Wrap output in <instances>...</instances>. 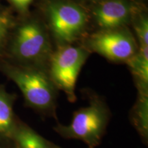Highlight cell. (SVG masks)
I'll use <instances>...</instances> for the list:
<instances>
[{
    "label": "cell",
    "mask_w": 148,
    "mask_h": 148,
    "mask_svg": "<svg viewBox=\"0 0 148 148\" xmlns=\"http://www.w3.org/2000/svg\"><path fill=\"white\" fill-rule=\"evenodd\" d=\"M110 119V111L101 98L92 97L87 106L74 112L71 123L53 127L62 138L82 140L88 148L101 143Z\"/></svg>",
    "instance_id": "1"
},
{
    "label": "cell",
    "mask_w": 148,
    "mask_h": 148,
    "mask_svg": "<svg viewBox=\"0 0 148 148\" xmlns=\"http://www.w3.org/2000/svg\"><path fill=\"white\" fill-rule=\"evenodd\" d=\"M5 71L21 90L29 106L42 113L55 114L57 88L42 68L8 66Z\"/></svg>",
    "instance_id": "2"
},
{
    "label": "cell",
    "mask_w": 148,
    "mask_h": 148,
    "mask_svg": "<svg viewBox=\"0 0 148 148\" xmlns=\"http://www.w3.org/2000/svg\"><path fill=\"white\" fill-rule=\"evenodd\" d=\"M47 27L60 45H71L84 35L88 26V14L82 7L69 0H50L46 3Z\"/></svg>",
    "instance_id": "3"
},
{
    "label": "cell",
    "mask_w": 148,
    "mask_h": 148,
    "mask_svg": "<svg viewBox=\"0 0 148 148\" xmlns=\"http://www.w3.org/2000/svg\"><path fill=\"white\" fill-rule=\"evenodd\" d=\"M90 53L85 47L60 45L49 59L48 74L57 89L62 90L70 102L76 101L77 79Z\"/></svg>",
    "instance_id": "4"
},
{
    "label": "cell",
    "mask_w": 148,
    "mask_h": 148,
    "mask_svg": "<svg viewBox=\"0 0 148 148\" xmlns=\"http://www.w3.org/2000/svg\"><path fill=\"white\" fill-rule=\"evenodd\" d=\"M12 52L18 60L42 68L49 64L53 51L47 27L36 19L21 24L14 35Z\"/></svg>",
    "instance_id": "5"
},
{
    "label": "cell",
    "mask_w": 148,
    "mask_h": 148,
    "mask_svg": "<svg viewBox=\"0 0 148 148\" xmlns=\"http://www.w3.org/2000/svg\"><path fill=\"white\" fill-rule=\"evenodd\" d=\"M85 47L116 62H127L138 49L136 38L126 27L94 33L88 38Z\"/></svg>",
    "instance_id": "6"
},
{
    "label": "cell",
    "mask_w": 148,
    "mask_h": 148,
    "mask_svg": "<svg viewBox=\"0 0 148 148\" xmlns=\"http://www.w3.org/2000/svg\"><path fill=\"white\" fill-rule=\"evenodd\" d=\"M137 9L127 0H104L94 7L92 16L101 30L125 27L132 23Z\"/></svg>",
    "instance_id": "7"
},
{
    "label": "cell",
    "mask_w": 148,
    "mask_h": 148,
    "mask_svg": "<svg viewBox=\"0 0 148 148\" xmlns=\"http://www.w3.org/2000/svg\"><path fill=\"white\" fill-rule=\"evenodd\" d=\"M136 80L138 93L148 94V47H139L127 61Z\"/></svg>",
    "instance_id": "8"
},
{
    "label": "cell",
    "mask_w": 148,
    "mask_h": 148,
    "mask_svg": "<svg viewBox=\"0 0 148 148\" xmlns=\"http://www.w3.org/2000/svg\"><path fill=\"white\" fill-rule=\"evenodd\" d=\"M16 125L13 112V96L0 88V137L12 138Z\"/></svg>",
    "instance_id": "9"
},
{
    "label": "cell",
    "mask_w": 148,
    "mask_h": 148,
    "mask_svg": "<svg viewBox=\"0 0 148 148\" xmlns=\"http://www.w3.org/2000/svg\"><path fill=\"white\" fill-rule=\"evenodd\" d=\"M12 139L18 148H60L26 125H16Z\"/></svg>",
    "instance_id": "10"
},
{
    "label": "cell",
    "mask_w": 148,
    "mask_h": 148,
    "mask_svg": "<svg viewBox=\"0 0 148 148\" xmlns=\"http://www.w3.org/2000/svg\"><path fill=\"white\" fill-rule=\"evenodd\" d=\"M132 121L140 136L147 141L148 138V94L138 93L132 114Z\"/></svg>",
    "instance_id": "11"
},
{
    "label": "cell",
    "mask_w": 148,
    "mask_h": 148,
    "mask_svg": "<svg viewBox=\"0 0 148 148\" xmlns=\"http://www.w3.org/2000/svg\"><path fill=\"white\" fill-rule=\"evenodd\" d=\"M135 35L139 42L140 47H148V19L145 15L138 13L133 18Z\"/></svg>",
    "instance_id": "12"
},
{
    "label": "cell",
    "mask_w": 148,
    "mask_h": 148,
    "mask_svg": "<svg viewBox=\"0 0 148 148\" xmlns=\"http://www.w3.org/2000/svg\"><path fill=\"white\" fill-rule=\"evenodd\" d=\"M16 10L22 13H25L28 10L29 5L33 0H8Z\"/></svg>",
    "instance_id": "13"
},
{
    "label": "cell",
    "mask_w": 148,
    "mask_h": 148,
    "mask_svg": "<svg viewBox=\"0 0 148 148\" xmlns=\"http://www.w3.org/2000/svg\"><path fill=\"white\" fill-rule=\"evenodd\" d=\"M9 28V20L5 16L0 14V46L5 39Z\"/></svg>",
    "instance_id": "14"
}]
</instances>
